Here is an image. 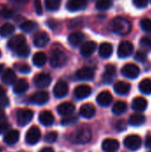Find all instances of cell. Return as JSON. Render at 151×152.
<instances>
[{"mask_svg":"<svg viewBox=\"0 0 151 152\" xmlns=\"http://www.w3.org/2000/svg\"><path fill=\"white\" fill-rule=\"evenodd\" d=\"M92 139V129L88 125H82L71 132L69 135V140L77 144H85Z\"/></svg>","mask_w":151,"mask_h":152,"instance_id":"1","label":"cell"},{"mask_svg":"<svg viewBox=\"0 0 151 152\" xmlns=\"http://www.w3.org/2000/svg\"><path fill=\"white\" fill-rule=\"evenodd\" d=\"M110 28L111 30L119 35V36H125L128 33H130L132 25L128 20L123 17H116L115 19L112 20L110 23Z\"/></svg>","mask_w":151,"mask_h":152,"instance_id":"2","label":"cell"},{"mask_svg":"<svg viewBox=\"0 0 151 152\" xmlns=\"http://www.w3.org/2000/svg\"><path fill=\"white\" fill-rule=\"evenodd\" d=\"M67 62L66 54L59 49H54L51 53L50 56V64L53 68H61L63 67Z\"/></svg>","mask_w":151,"mask_h":152,"instance_id":"3","label":"cell"},{"mask_svg":"<svg viewBox=\"0 0 151 152\" xmlns=\"http://www.w3.org/2000/svg\"><path fill=\"white\" fill-rule=\"evenodd\" d=\"M34 112L28 109H20L16 112V119L17 123L20 126H27L33 118Z\"/></svg>","mask_w":151,"mask_h":152,"instance_id":"4","label":"cell"},{"mask_svg":"<svg viewBox=\"0 0 151 152\" xmlns=\"http://www.w3.org/2000/svg\"><path fill=\"white\" fill-rule=\"evenodd\" d=\"M41 139V132L38 127L36 126H31L25 136V141L28 145H35L36 144L39 140Z\"/></svg>","mask_w":151,"mask_h":152,"instance_id":"5","label":"cell"},{"mask_svg":"<svg viewBox=\"0 0 151 152\" xmlns=\"http://www.w3.org/2000/svg\"><path fill=\"white\" fill-rule=\"evenodd\" d=\"M121 72L123 76H125V77L130 78V79H135L140 75L141 70L137 65L133 64V63H127L122 68Z\"/></svg>","mask_w":151,"mask_h":152,"instance_id":"6","label":"cell"},{"mask_svg":"<svg viewBox=\"0 0 151 152\" xmlns=\"http://www.w3.org/2000/svg\"><path fill=\"white\" fill-rule=\"evenodd\" d=\"M124 144L125 146L130 150V151H137L141 148L142 145V139L140 136L136 135V134H132V135H128L127 137H125V139L124 140Z\"/></svg>","mask_w":151,"mask_h":152,"instance_id":"7","label":"cell"},{"mask_svg":"<svg viewBox=\"0 0 151 152\" xmlns=\"http://www.w3.org/2000/svg\"><path fill=\"white\" fill-rule=\"evenodd\" d=\"M133 52V45L129 41H123L117 48V55L119 58H127Z\"/></svg>","mask_w":151,"mask_h":152,"instance_id":"8","label":"cell"},{"mask_svg":"<svg viewBox=\"0 0 151 152\" xmlns=\"http://www.w3.org/2000/svg\"><path fill=\"white\" fill-rule=\"evenodd\" d=\"M52 82V78L49 74L47 73H39L34 78V84L36 87L44 89L50 86Z\"/></svg>","mask_w":151,"mask_h":152,"instance_id":"9","label":"cell"},{"mask_svg":"<svg viewBox=\"0 0 151 152\" xmlns=\"http://www.w3.org/2000/svg\"><path fill=\"white\" fill-rule=\"evenodd\" d=\"M76 77L79 80L83 81H90L94 77V71L92 68L84 67L78 69L76 73Z\"/></svg>","mask_w":151,"mask_h":152,"instance_id":"10","label":"cell"},{"mask_svg":"<svg viewBox=\"0 0 151 152\" xmlns=\"http://www.w3.org/2000/svg\"><path fill=\"white\" fill-rule=\"evenodd\" d=\"M69 92V86L68 84L65 81H59L53 87V94L56 98H63L68 94Z\"/></svg>","mask_w":151,"mask_h":152,"instance_id":"11","label":"cell"},{"mask_svg":"<svg viewBox=\"0 0 151 152\" xmlns=\"http://www.w3.org/2000/svg\"><path fill=\"white\" fill-rule=\"evenodd\" d=\"M92 94V88L87 85H80L74 90V95L78 100H83L90 96Z\"/></svg>","mask_w":151,"mask_h":152,"instance_id":"12","label":"cell"},{"mask_svg":"<svg viewBox=\"0 0 151 152\" xmlns=\"http://www.w3.org/2000/svg\"><path fill=\"white\" fill-rule=\"evenodd\" d=\"M30 102L37 105H44L49 101V94L44 91H40L35 93L30 97Z\"/></svg>","mask_w":151,"mask_h":152,"instance_id":"13","label":"cell"},{"mask_svg":"<svg viewBox=\"0 0 151 152\" xmlns=\"http://www.w3.org/2000/svg\"><path fill=\"white\" fill-rule=\"evenodd\" d=\"M87 5L86 0H69L66 7L69 12H78L84 10Z\"/></svg>","mask_w":151,"mask_h":152,"instance_id":"14","label":"cell"},{"mask_svg":"<svg viewBox=\"0 0 151 152\" xmlns=\"http://www.w3.org/2000/svg\"><path fill=\"white\" fill-rule=\"evenodd\" d=\"M95 113H96V109L93 106V104H92V103H85V104L82 105L80 108V110H79L80 116L83 117L84 118H87V119L93 118Z\"/></svg>","mask_w":151,"mask_h":152,"instance_id":"15","label":"cell"},{"mask_svg":"<svg viewBox=\"0 0 151 152\" xmlns=\"http://www.w3.org/2000/svg\"><path fill=\"white\" fill-rule=\"evenodd\" d=\"M49 42V36L44 31H39L35 34L33 37V43L36 47H44Z\"/></svg>","mask_w":151,"mask_h":152,"instance_id":"16","label":"cell"},{"mask_svg":"<svg viewBox=\"0 0 151 152\" xmlns=\"http://www.w3.org/2000/svg\"><path fill=\"white\" fill-rule=\"evenodd\" d=\"M119 142L116 139H106L102 142L101 148L105 152H116L119 149Z\"/></svg>","mask_w":151,"mask_h":152,"instance_id":"17","label":"cell"},{"mask_svg":"<svg viewBox=\"0 0 151 152\" xmlns=\"http://www.w3.org/2000/svg\"><path fill=\"white\" fill-rule=\"evenodd\" d=\"M96 43L93 41H87L82 44L81 48H80V53L83 56L85 57H89L91 56L96 50Z\"/></svg>","mask_w":151,"mask_h":152,"instance_id":"18","label":"cell"},{"mask_svg":"<svg viewBox=\"0 0 151 152\" xmlns=\"http://www.w3.org/2000/svg\"><path fill=\"white\" fill-rule=\"evenodd\" d=\"M116 67L114 65H107L105 68V71L102 75V81L105 84H111L114 80V77L116 76Z\"/></svg>","mask_w":151,"mask_h":152,"instance_id":"19","label":"cell"},{"mask_svg":"<svg viewBox=\"0 0 151 152\" xmlns=\"http://www.w3.org/2000/svg\"><path fill=\"white\" fill-rule=\"evenodd\" d=\"M96 101L99 105H101L102 107H108L112 102L113 97L109 91H103L98 94Z\"/></svg>","mask_w":151,"mask_h":152,"instance_id":"20","label":"cell"},{"mask_svg":"<svg viewBox=\"0 0 151 152\" xmlns=\"http://www.w3.org/2000/svg\"><path fill=\"white\" fill-rule=\"evenodd\" d=\"M75 110H76V107L71 102H63V103L60 104L57 108L58 113L63 117L72 115L74 113Z\"/></svg>","mask_w":151,"mask_h":152,"instance_id":"21","label":"cell"},{"mask_svg":"<svg viewBox=\"0 0 151 152\" xmlns=\"http://www.w3.org/2000/svg\"><path fill=\"white\" fill-rule=\"evenodd\" d=\"M39 122L44 126H51L54 123V117L49 110H44L39 114Z\"/></svg>","mask_w":151,"mask_h":152,"instance_id":"22","label":"cell"},{"mask_svg":"<svg viewBox=\"0 0 151 152\" xmlns=\"http://www.w3.org/2000/svg\"><path fill=\"white\" fill-rule=\"evenodd\" d=\"M26 43V39L25 37L19 34V35H15L13 37H12L10 38V40L8 41V47L12 50H16L18 47H20L21 45Z\"/></svg>","mask_w":151,"mask_h":152,"instance_id":"23","label":"cell"},{"mask_svg":"<svg viewBox=\"0 0 151 152\" xmlns=\"http://www.w3.org/2000/svg\"><path fill=\"white\" fill-rule=\"evenodd\" d=\"M148 107V102L143 97H136L133 99L132 102V108L133 110L137 112H142L144 111Z\"/></svg>","mask_w":151,"mask_h":152,"instance_id":"24","label":"cell"},{"mask_svg":"<svg viewBox=\"0 0 151 152\" xmlns=\"http://www.w3.org/2000/svg\"><path fill=\"white\" fill-rule=\"evenodd\" d=\"M85 39V36L82 32H74L69 35V42L72 46H78L79 45H82L83 42Z\"/></svg>","mask_w":151,"mask_h":152,"instance_id":"25","label":"cell"},{"mask_svg":"<svg viewBox=\"0 0 151 152\" xmlns=\"http://www.w3.org/2000/svg\"><path fill=\"white\" fill-rule=\"evenodd\" d=\"M20 139V133L17 130H11L5 134L4 136V142L7 145L15 144Z\"/></svg>","mask_w":151,"mask_h":152,"instance_id":"26","label":"cell"},{"mask_svg":"<svg viewBox=\"0 0 151 152\" xmlns=\"http://www.w3.org/2000/svg\"><path fill=\"white\" fill-rule=\"evenodd\" d=\"M16 81V74L12 69H7L3 72L2 75V82L4 85L10 86L14 84Z\"/></svg>","mask_w":151,"mask_h":152,"instance_id":"27","label":"cell"},{"mask_svg":"<svg viewBox=\"0 0 151 152\" xmlns=\"http://www.w3.org/2000/svg\"><path fill=\"white\" fill-rule=\"evenodd\" d=\"M130 89H131L130 84L124 81H118L114 85V91L119 95L127 94L130 92Z\"/></svg>","mask_w":151,"mask_h":152,"instance_id":"28","label":"cell"},{"mask_svg":"<svg viewBox=\"0 0 151 152\" xmlns=\"http://www.w3.org/2000/svg\"><path fill=\"white\" fill-rule=\"evenodd\" d=\"M113 53V46L109 43H102L99 48V55L102 59H108Z\"/></svg>","mask_w":151,"mask_h":152,"instance_id":"29","label":"cell"},{"mask_svg":"<svg viewBox=\"0 0 151 152\" xmlns=\"http://www.w3.org/2000/svg\"><path fill=\"white\" fill-rule=\"evenodd\" d=\"M28 89V83L25 79H19L14 83L13 92L17 94L25 93Z\"/></svg>","mask_w":151,"mask_h":152,"instance_id":"30","label":"cell"},{"mask_svg":"<svg viewBox=\"0 0 151 152\" xmlns=\"http://www.w3.org/2000/svg\"><path fill=\"white\" fill-rule=\"evenodd\" d=\"M32 61H33V63H34L35 66H36L38 68H41L46 62V55L42 52H38V53L34 54Z\"/></svg>","mask_w":151,"mask_h":152,"instance_id":"31","label":"cell"},{"mask_svg":"<svg viewBox=\"0 0 151 152\" xmlns=\"http://www.w3.org/2000/svg\"><path fill=\"white\" fill-rule=\"evenodd\" d=\"M127 110V104L125 102H117L112 108V112L117 115V116H120L122 114H124Z\"/></svg>","mask_w":151,"mask_h":152,"instance_id":"32","label":"cell"},{"mask_svg":"<svg viewBox=\"0 0 151 152\" xmlns=\"http://www.w3.org/2000/svg\"><path fill=\"white\" fill-rule=\"evenodd\" d=\"M15 27L11 23H4L0 27V36L2 37H6L13 34Z\"/></svg>","mask_w":151,"mask_h":152,"instance_id":"33","label":"cell"},{"mask_svg":"<svg viewBox=\"0 0 151 152\" xmlns=\"http://www.w3.org/2000/svg\"><path fill=\"white\" fill-rule=\"evenodd\" d=\"M145 123V117L142 114H133L129 118V124L133 126H140Z\"/></svg>","mask_w":151,"mask_h":152,"instance_id":"34","label":"cell"},{"mask_svg":"<svg viewBox=\"0 0 151 152\" xmlns=\"http://www.w3.org/2000/svg\"><path fill=\"white\" fill-rule=\"evenodd\" d=\"M37 28V24L33 20H26L20 25V29L26 33H30Z\"/></svg>","mask_w":151,"mask_h":152,"instance_id":"35","label":"cell"},{"mask_svg":"<svg viewBox=\"0 0 151 152\" xmlns=\"http://www.w3.org/2000/svg\"><path fill=\"white\" fill-rule=\"evenodd\" d=\"M140 91L144 94H151V79L146 78L143 79L139 85Z\"/></svg>","mask_w":151,"mask_h":152,"instance_id":"36","label":"cell"},{"mask_svg":"<svg viewBox=\"0 0 151 152\" xmlns=\"http://www.w3.org/2000/svg\"><path fill=\"white\" fill-rule=\"evenodd\" d=\"M15 52H16V54H17L19 57L27 58V57L29 55V53H30V49H29V47L28 46V45L25 43V44L21 45L20 47H18V48L15 50Z\"/></svg>","mask_w":151,"mask_h":152,"instance_id":"37","label":"cell"},{"mask_svg":"<svg viewBox=\"0 0 151 152\" xmlns=\"http://www.w3.org/2000/svg\"><path fill=\"white\" fill-rule=\"evenodd\" d=\"M61 4V0H45L44 4L49 11H57Z\"/></svg>","mask_w":151,"mask_h":152,"instance_id":"38","label":"cell"},{"mask_svg":"<svg viewBox=\"0 0 151 152\" xmlns=\"http://www.w3.org/2000/svg\"><path fill=\"white\" fill-rule=\"evenodd\" d=\"M112 0H98L96 3V8L100 11H105L111 7Z\"/></svg>","mask_w":151,"mask_h":152,"instance_id":"39","label":"cell"},{"mask_svg":"<svg viewBox=\"0 0 151 152\" xmlns=\"http://www.w3.org/2000/svg\"><path fill=\"white\" fill-rule=\"evenodd\" d=\"M77 122H78V118L77 116H72V115L66 116L61 121L62 126H70V125H74Z\"/></svg>","mask_w":151,"mask_h":152,"instance_id":"40","label":"cell"},{"mask_svg":"<svg viewBox=\"0 0 151 152\" xmlns=\"http://www.w3.org/2000/svg\"><path fill=\"white\" fill-rule=\"evenodd\" d=\"M57 138H58V134L56 132L54 131H52V132H49L47 133L45 135H44V142L46 143H53L57 141Z\"/></svg>","mask_w":151,"mask_h":152,"instance_id":"41","label":"cell"},{"mask_svg":"<svg viewBox=\"0 0 151 152\" xmlns=\"http://www.w3.org/2000/svg\"><path fill=\"white\" fill-rule=\"evenodd\" d=\"M14 68L16 70H18L19 72L23 73V74H27V73L30 72V67L24 63H16V64H14Z\"/></svg>","mask_w":151,"mask_h":152,"instance_id":"42","label":"cell"},{"mask_svg":"<svg viewBox=\"0 0 151 152\" xmlns=\"http://www.w3.org/2000/svg\"><path fill=\"white\" fill-rule=\"evenodd\" d=\"M141 28L143 31L145 32H150L151 31V20L145 18L142 19L141 21Z\"/></svg>","mask_w":151,"mask_h":152,"instance_id":"43","label":"cell"},{"mask_svg":"<svg viewBox=\"0 0 151 152\" xmlns=\"http://www.w3.org/2000/svg\"><path fill=\"white\" fill-rule=\"evenodd\" d=\"M126 127H127V125L125 120H119L115 125V129L117 132H123L126 129Z\"/></svg>","mask_w":151,"mask_h":152,"instance_id":"44","label":"cell"},{"mask_svg":"<svg viewBox=\"0 0 151 152\" xmlns=\"http://www.w3.org/2000/svg\"><path fill=\"white\" fill-rule=\"evenodd\" d=\"M34 6H35V11L36 14L41 15L43 12V7L41 4V0H34Z\"/></svg>","mask_w":151,"mask_h":152,"instance_id":"45","label":"cell"},{"mask_svg":"<svg viewBox=\"0 0 151 152\" xmlns=\"http://www.w3.org/2000/svg\"><path fill=\"white\" fill-rule=\"evenodd\" d=\"M12 14H13V12L8 8H4L0 11V16H2L3 18H10L12 16Z\"/></svg>","mask_w":151,"mask_h":152,"instance_id":"46","label":"cell"},{"mask_svg":"<svg viewBox=\"0 0 151 152\" xmlns=\"http://www.w3.org/2000/svg\"><path fill=\"white\" fill-rule=\"evenodd\" d=\"M133 3L138 8H144L148 5L149 0H133Z\"/></svg>","mask_w":151,"mask_h":152,"instance_id":"47","label":"cell"},{"mask_svg":"<svg viewBox=\"0 0 151 152\" xmlns=\"http://www.w3.org/2000/svg\"><path fill=\"white\" fill-rule=\"evenodd\" d=\"M141 45L147 49H150L151 48V39L149 37H142L141 39Z\"/></svg>","mask_w":151,"mask_h":152,"instance_id":"48","label":"cell"},{"mask_svg":"<svg viewBox=\"0 0 151 152\" xmlns=\"http://www.w3.org/2000/svg\"><path fill=\"white\" fill-rule=\"evenodd\" d=\"M135 59H136L138 61H140V62H143V61H146L147 56H146V54H145L143 52H138V53H136V54H135Z\"/></svg>","mask_w":151,"mask_h":152,"instance_id":"49","label":"cell"},{"mask_svg":"<svg viewBox=\"0 0 151 152\" xmlns=\"http://www.w3.org/2000/svg\"><path fill=\"white\" fill-rule=\"evenodd\" d=\"M9 105V99L4 95L0 97V108H6Z\"/></svg>","mask_w":151,"mask_h":152,"instance_id":"50","label":"cell"},{"mask_svg":"<svg viewBox=\"0 0 151 152\" xmlns=\"http://www.w3.org/2000/svg\"><path fill=\"white\" fill-rule=\"evenodd\" d=\"M9 128H10V125L7 122H4V121L0 122V134L6 132Z\"/></svg>","mask_w":151,"mask_h":152,"instance_id":"51","label":"cell"},{"mask_svg":"<svg viewBox=\"0 0 151 152\" xmlns=\"http://www.w3.org/2000/svg\"><path fill=\"white\" fill-rule=\"evenodd\" d=\"M6 118V115H5V112L0 108V122L1 121H4V119Z\"/></svg>","mask_w":151,"mask_h":152,"instance_id":"52","label":"cell"},{"mask_svg":"<svg viewBox=\"0 0 151 152\" xmlns=\"http://www.w3.org/2000/svg\"><path fill=\"white\" fill-rule=\"evenodd\" d=\"M29 0H12V2L17 4H25L28 2Z\"/></svg>","mask_w":151,"mask_h":152,"instance_id":"53","label":"cell"},{"mask_svg":"<svg viewBox=\"0 0 151 152\" xmlns=\"http://www.w3.org/2000/svg\"><path fill=\"white\" fill-rule=\"evenodd\" d=\"M145 144H146V147H147V148L151 149V135L147 137L146 142H145Z\"/></svg>","mask_w":151,"mask_h":152,"instance_id":"54","label":"cell"},{"mask_svg":"<svg viewBox=\"0 0 151 152\" xmlns=\"http://www.w3.org/2000/svg\"><path fill=\"white\" fill-rule=\"evenodd\" d=\"M39 152H54V150L51 147H46V148L42 149Z\"/></svg>","mask_w":151,"mask_h":152,"instance_id":"55","label":"cell"},{"mask_svg":"<svg viewBox=\"0 0 151 152\" xmlns=\"http://www.w3.org/2000/svg\"><path fill=\"white\" fill-rule=\"evenodd\" d=\"M5 95V90L0 86V97H2V96H4Z\"/></svg>","mask_w":151,"mask_h":152,"instance_id":"56","label":"cell"},{"mask_svg":"<svg viewBox=\"0 0 151 152\" xmlns=\"http://www.w3.org/2000/svg\"><path fill=\"white\" fill-rule=\"evenodd\" d=\"M4 71V65L3 64H0V75H1V73Z\"/></svg>","mask_w":151,"mask_h":152,"instance_id":"57","label":"cell"},{"mask_svg":"<svg viewBox=\"0 0 151 152\" xmlns=\"http://www.w3.org/2000/svg\"><path fill=\"white\" fill-rule=\"evenodd\" d=\"M0 57H1V52H0Z\"/></svg>","mask_w":151,"mask_h":152,"instance_id":"58","label":"cell"}]
</instances>
